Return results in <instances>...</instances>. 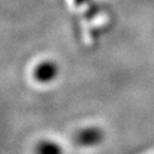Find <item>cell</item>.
<instances>
[{
    "label": "cell",
    "instance_id": "6da1fadb",
    "mask_svg": "<svg viewBox=\"0 0 154 154\" xmlns=\"http://www.w3.org/2000/svg\"><path fill=\"white\" fill-rule=\"evenodd\" d=\"M102 139H103V132L100 131L98 128H95V127L82 129L78 132L75 136L77 143L81 146H86V147L97 145L102 142Z\"/></svg>",
    "mask_w": 154,
    "mask_h": 154
},
{
    "label": "cell",
    "instance_id": "7a4b0ae2",
    "mask_svg": "<svg viewBox=\"0 0 154 154\" xmlns=\"http://www.w3.org/2000/svg\"><path fill=\"white\" fill-rule=\"evenodd\" d=\"M58 73V69H57V65L55 63L50 61L44 62L41 64H39L35 70H34V79L38 81V82L41 83H47L53 81L56 78Z\"/></svg>",
    "mask_w": 154,
    "mask_h": 154
},
{
    "label": "cell",
    "instance_id": "277c9868",
    "mask_svg": "<svg viewBox=\"0 0 154 154\" xmlns=\"http://www.w3.org/2000/svg\"><path fill=\"white\" fill-rule=\"evenodd\" d=\"M86 0H75V2H77L78 5H80V4H83Z\"/></svg>",
    "mask_w": 154,
    "mask_h": 154
},
{
    "label": "cell",
    "instance_id": "3957f363",
    "mask_svg": "<svg viewBox=\"0 0 154 154\" xmlns=\"http://www.w3.org/2000/svg\"><path fill=\"white\" fill-rule=\"evenodd\" d=\"M37 154H63L62 147L57 143L50 140H42L38 144L35 149Z\"/></svg>",
    "mask_w": 154,
    "mask_h": 154
}]
</instances>
